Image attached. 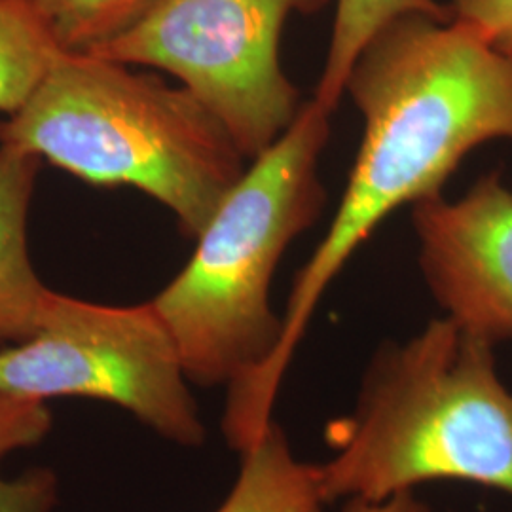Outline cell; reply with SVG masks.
Segmentation results:
<instances>
[{"instance_id":"cell-7","label":"cell","mask_w":512,"mask_h":512,"mask_svg":"<svg viewBox=\"0 0 512 512\" xmlns=\"http://www.w3.org/2000/svg\"><path fill=\"white\" fill-rule=\"evenodd\" d=\"M429 291L461 329L497 346L512 340V190L484 175L458 200L414 203Z\"/></svg>"},{"instance_id":"cell-14","label":"cell","mask_w":512,"mask_h":512,"mask_svg":"<svg viewBox=\"0 0 512 512\" xmlns=\"http://www.w3.org/2000/svg\"><path fill=\"white\" fill-rule=\"evenodd\" d=\"M452 19L473 27L497 50L512 55V0H448Z\"/></svg>"},{"instance_id":"cell-1","label":"cell","mask_w":512,"mask_h":512,"mask_svg":"<svg viewBox=\"0 0 512 512\" xmlns=\"http://www.w3.org/2000/svg\"><path fill=\"white\" fill-rule=\"evenodd\" d=\"M346 93L365 131L340 207L294 279L272 359L228 389L245 433L272 423L281 380L330 281L395 209L439 196L461 160L512 141V55L456 19L410 14L382 27L357 57Z\"/></svg>"},{"instance_id":"cell-5","label":"cell","mask_w":512,"mask_h":512,"mask_svg":"<svg viewBox=\"0 0 512 512\" xmlns=\"http://www.w3.org/2000/svg\"><path fill=\"white\" fill-rule=\"evenodd\" d=\"M330 0H156L143 18L90 54L179 78L253 160L293 126L300 93L279 61L293 14Z\"/></svg>"},{"instance_id":"cell-10","label":"cell","mask_w":512,"mask_h":512,"mask_svg":"<svg viewBox=\"0 0 512 512\" xmlns=\"http://www.w3.org/2000/svg\"><path fill=\"white\" fill-rule=\"evenodd\" d=\"M410 14L452 19L450 8L439 0H336L327 61L313 101L332 114L346 93L349 73L366 44L387 23Z\"/></svg>"},{"instance_id":"cell-4","label":"cell","mask_w":512,"mask_h":512,"mask_svg":"<svg viewBox=\"0 0 512 512\" xmlns=\"http://www.w3.org/2000/svg\"><path fill=\"white\" fill-rule=\"evenodd\" d=\"M329 135L330 112L311 99L245 167L181 274L150 300L188 382L230 387L272 359L283 317L270 306V285L285 249L327 202L317 167Z\"/></svg>"},{"instance_id":"cell-13","label":"cell","mask_w":512,"mask_h":512,"mask_svg":"<svg viewBox=\"0 0 512 512\" xmlns=\"http://www.w3.org/2000/svg\"><path fill=\"white\" fill-rule=\"evenodd\" d=\"M52 412L42 401L21 399L0 389V459L35 446L50 433Z\"/></svg>"},{"instance_id":"cell-11","label":"cell","mask_w":512,"mask_h":512,"mask_svg":"<svg viewBox=\"0 0 512 512\" xmlns=\"http://www.w3.org/2000/svg\"><path fill=\"white\" fill-rule=\"evenodd\" d=\"M63 48L29 0H0V112L14 116L37 93Z\"/></svg>"},{"instance_id":"cell-2","label":"cell","mask_w":512,"mask_h":512,"mask_svg":"<svg viewBox=\"0 0 512 512\" xmlns=\"http://www.w3.org/2000/svg\"><path fill=\"white\" fill-rule=\"evenodd\" d=\"M494 344L433 319L366 368L355 410L332 421L321 494L384 501L427 482H469L512 497V391Z\"/></svg>"},{"instance_id":"cell-15","label":"cell","mask_w":512,"mask_h":512,"mask_svg":"<svg viewBox=\"0 0 512 512\" xmlns=\"http://www.w3.org/2000/svg\"><path fill=\"white\" fill-rule=\"evenodd\" d=\"M59 497V480L50 469H31L18 478L0 476V512H50Z\"/></svg>"},{"instance_id":"cell-8","label":"cell","mask_w":512,"mask_h":512,"mask_svg":"<svg viewBox=\"0 0 512 512\" xmlns=\"http://www.w3.org/2000/svg\"><path fill=\"white\" fill-rule=\"evenodd\" d=\"M40 158L0 145V349L37 332L50 289L29 255V209Z\"/></svg>"},{"instance_id":"cell-12","label":"cell","mask_w":512,"mask_h":512,"mask_svg":"<svg viewBox=\"0 0 512 512\" xmlns=\"http://www.w3.org/2000/svg\"><path fill=\"white\" fill-rule=\"evenodd\" d=\"M67 52H92L122 35L156 0H29Z\"/></svg>"},{"instance_id":"cell-3","label":"cell","mask_w":512,"mask_h":512,"mask_svg":"<svg viewBox=\"0 0 512 512\" xmlns=\"http://www.w3.org/2000/svg\"><path fill=\"white\" fill-rule=\"evenodd\" d=\"M129 67L63 50L31 101L0 122V145L86 183L141 190L196 239L247 158L194 93Z\"/></svg>"},{"instance_id":"cell-16","label":"cell","mask_w":512,"mask_h":512,"mask_svg":"<svg viewBox=\"0 0 512 512\" xmlns=\"http://www.w3.org/2000/svg\"><path fill=\"white\" fill-rule=\"evenodd\" d=\"M342 512H431V509L414 492H401L376 503L351 499L346 501Z\"/></svg>"},{"instance_id":"cell-9","label":"cell","mask_w":512,"mask_h":512,"mask_svg":"<svg viewBox=\"0 0 512 512\" xmlns=\"http://www.w3.org/2000/svg\"><path fill=\"white\" fill-rule=\"evenodd\" d=\"M317 465L294 458L283 429L272 421L241 452L238 480L217 512H327Z\"/></svg>"},{"instance_id":"cell-6","label":"cell","mask_w":512,"mask_h":512,"mask_svg":"<svg viewBox=\"0 0 512 512\" xmlns=\"http://www.w3.org/2000/svg\"><path fill=\"white\" fill-rule=\"evenodd\" d=\"M177 346L150 302L103 306L50 293L37 332L0 349V389L21 399L88 397L131 412L181 446L205 440Z\"/></svg>"}]
</instances>
